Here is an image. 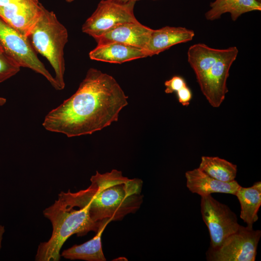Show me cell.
Wrapping results in <instances>:
<instances>
[{"mask_svg":"<svg viewBox=\"0 0 261 261\" xmlns=\"http://www.w3.org/2000/svg\"><path fill=\"white\" fill-rule=\"evenodd\" d=\"M128 98L113 76L91 68L76 91L49 111L42 125L68 137L91 134L117 121Z\"/></svg>","mask_w":261,"mask_h":261,"instance_id":"1","label":"cell"},{"mask_svg":"<svg viewBox=\"0 0 261 261\" xmlns=\"http://www.w3.org/2000/svg\"><path fill=\"white\" fill-rule=\"evenodd\" d=\"M91 184L76 192L61 191L58 196L73 207L87 206L92 220L100 227L112 221L121 220L135 213L143 202V181L129 179L116 169L90 178Z\"/></svg>","mask_w":261,"mask_h":261,"instance_id":"2","label":"cell"},{"mask_svg":"<svg viewBox=\"0 0 261 261\" xmlns=\"http://www.w3.org/2000/svg\"><path fill=\"white\" fill-rule=\"evenodd\" d=\"M238 53L236 46L216 49L203 44H193L188 49V62L201 91L213 107L220 106L228 92L227 80Z\"/></svg>","mask_w":261,"mask_h":261,"instance_id":"3","label":"cell"},{"mask_svg":"<svg viewBox=\"0 0 261 261\" xmlns=\"http://www.w3.org/2000/svg\"><path fill=\"white\" fill-rule=\"evenodd\" d=\"M72 207L58 196L55 203L45 209L43 214L53 226L49 240L38 246L35 261H58L60 249L65 241L72 235H86L90 231L97 232L100 227L91 219L87 206Z\"/></svg>","mask_w":261,"mask_h":261,"instance_id":"4","label":"cell"},{"mask_svg":"<svg viewBox=\"0 0 261 261\" xmlns=\"http://www.w3.org/2000/svg\"><path fill=\"white\" fill-rule=\"evenodd\" d=\"M36 52L45 57L55 72L59 90L65 87L64 48L68 41L67 29L53 11L43 6L41 14L28 36Z\"/></svg>","mask_w":261,"mask_h":261,"instance_id":"5","label":"cell"},{"mask_svg":"<svg viewBox=\"0 0 261 261\" xmlns=\"http://www.w3.org/2000/svg\"><path fill=\"white\" fill-rule=\"evenodd\" d=\"M0 44L4 52L20 67L30 69L44 76L57 90V82L38 58L29 39L0 17Z\"/></svg>","mask_w":261,"mask_h":261,"instance_id":"6","label":"cell"},{"mask_svg":"<svg viewBox=\"0 0 261 261\" xmlns=\"http://www.w3.org/2000/svg\"><path fill=\"white\" fill-rule=\"evenodd\" d=\"M261 231L240 226L218 246H209L206 252L208 261H255Z\"/></svg>","mask_w":261,"mask_h":261,"instance_id":"7","label":"cell"},{"mask_svg":"<svg viewBox=\"0 0 261 261\" xmlns=\"http://www.w3.org/2000/svg\"><path fill=\"white\" fill-rule=\"evenodd\" d=\"M136 2L120 3L102 0L83 25L82 30L94 39L123 24L138 21L134 14Z\"/></svg>","mask_w":261,"mask_h":261,"instance_id":"8","label":"cell"},{"mask_svg":"<svg viewBox=\"0 0 261 261\" xmlns=\"http://www.w3.org/2000/svg\"><path fill=\"white\" fill-rule=\"evenodd\" d=\"M200 206L203 221L209 232L210 247L218 246L227 237L238 230L240 225L236 215L211 194L201 197Z\"/></svg>","mask_w":261,"mask_h":261,"instance_id":"9","label":"cell"},{"mask_svg":"<svg viewBox=\"0 0 261 261\" xmlns=\"http://www.w3.org/2000/svg\"><path fill=\"white\" fill-rule=\"evenodd\" d=\"M152 30L138 21L120 25L94 39L97 44L117 42L144 50Z\"/></svg>","mask_w":261,"mask_h":261,"instance_id":"10","label":"cell"},{"mask_svg":"<svg viewBox=\"0 0 261 261\" xmlns=\"http://www.w3.org/2000/svg\"><path fill=\"white\" fill-rule=\"evenodd\" d=\"M194 36V31L181 27L166 26L158 29H153L144 51L146 57H151L173 45L190 41Z\"/></svg>","mask_w":261,"mask_h":261,"instance_id":"11","label":"cell"},{"mask_svg":"<svg viewBox=\"0 0 261 261\" xmlns=\"http://www.w3.org/2000/svg\"><path fill=\"white\" fill-rule=\"evenodd\" d=\"M43 5L40 2L32 4H15L0 7V17L19 33L28 38L38 19Z\"/></svg>","mask_w":261,"mask_h":261,"instance_id":"12","label":"cell"},{"mask_svg":"<svg viewBox=\"0 0 261 261\" xmlns=\"http://www.w3.org/2000/svg\"><path fill=\"white\" fill-rule=\"evenodd\" d=\"M185 177L188 190L201 197L214 193L234 195L240 186L235 180L230 182H222L209 176L198 168L187 171Z\"/></svg>","mask_w":261,"mask_h":261,"instance_id":"13","label":"cell"},{"mask_svg":"<svg viewBox=\"0 0 261 261\" xmlns=\"http://www.w3.org/2000/svg\"><path fill=\"white\" fill-rule=\"evenodd\" d=\"M89 57L92 60L119 64L146 57L143 49L117 42L97 44Z\"/></svg>","mask_w":261,"mask_h":261,"instance_id":"14","label":"cell"},{"mask_svg":"<svg viewBox=\"0 0 261 261\" xmlns=\"http://www.w3.org/2000/svg\"><path fill=\"white\" fill-rule=\"evenodd\" d=\"M234 195L240 204V218L247 227L253 228L258 219V213L261 205V182H256L248 188L240 186Z\"/></svg>","mask_w":261,"mask_h":261,"instance_id":"15","label":"cell"},{"mask_svg":"<svg viewBox=\"0 0 261 261\" xmlns=\"http://www.w3.org/2000/svg\"><path fill=\"white\" fill-rule=\"evenodd\" d=\"M210 9L205 14L206 19L214 20L229 13L232 19L235 21L243 14L261 11V3L256 0H215L210 3Z\"/></svg>","mask_w":261,"mask_h":261,"instance_id":"16","label":"cell"},{"mask_svg":"<svg viewBox=\"0 0 261 261\" xmlns=\"http://www.w3.org/2000/svg\"><path fill=\"white\" fill-rule=\"evenodd\" d=\"M107 225H102L92 239L79 245H74L64 250L60 256L72 260L105 261L106 260L102 250L101 237Z\"/></svg>","mask_w":261,"mask_h":261,"instance_id":"17","label":"cell"},{"mask_svg":"<svg viewBox=\"0 0 261 261\" xmlns=\"http://www.w3.org/2000/svg\"><path fill=\"white\" fill-rule=\"evenodd\" d=\"M198 168L209 176L222 182L235 180L237 166L218 157L202 156Z\"/></svg>","mask_w":261,"mask_h":261,"instance_id":"18","label":"cell"},{"mask_svg":"<svg viewBox=\"0 0 261 261\" xmlns=\"http://www.w3.org/2000/svg\"><path fill=\"white\" fill-rule=\"evenodd\" d=\"M20 67L4 52L0 53V83L18 73Z\"/></svg>","mask_w":261,"mask_h":261,"instance_id":"19","label":"cell"},{"mask_svg":"<svg viewBox=\"0 0 261 261\" xmlns=\"http://www.w3.org/2000/svg\"><path fill=\"white\" fill-rule=\"evenodd\" d=\"M166 87L165 92L167 94L177 92L183 87L187 86L184 79L180 76H174L164 83Z\"/></svg>","mask_w":261,"mask_h":261,"instance_id":"20","label":"cell"},{"mask_svg":"<svg viewBox=\"0 0 261 261\" xmlns=\"http://www.w3.org/2000/svg\"><path fill=\"white\" fill-rule=\"evenodd\" d=\"M178 102L183 106L189 104L192 95L190 88L186 86L176 92Z\"/></svg>","mask_w":261,"mask_h":261,"instance_id":"21","label":"cell"},{"mask_svg":"<svg viewBox=\"0 0 261 261\" xmlns=\"http://www.w3.org/2000/svg\"><path fill=\"white\" fill-rule=\"evenodd\" d=\"M38 0H0V7L15 4H32L39 3Z\"/></svg>","mask_w":261,"mask_h":261,"instance_id":"22","label":"cell"},{"mask_svg":"<svg viewBox=\"0 0 261 261\" xmlns=\"http://www.w3.org/2000/svg\"><path fill=\"white\" fill-rule=\"evenodd\" d=\"M117 2L122 3V4H125L131 2H136L137 1H139L140 0H114Z\"/></svg>","mask_w":261,"mask_h":261,"instance_id":"23","label":"cell"},{"mask_svg":"<svg viewBox=\"0 0 261 261\" xmlns=\"http://www.w3.org/2000/svg\"><path fill=\"white\" fill-rule=\"evenodd\" d=\"M4 227L3 226L0 225V249L1 248V243L2 239L3 234L4 232Z\"/></svg>","mask_w":261,"mask_h":261,"instance_id":"24","label":"cell"},{"mask_svg":"<svg viewBox=\"0 0 261 261\" xmlns=\"http://www.w3.org/2000/svg\"><path fill=\"white\" fill-rule=\"evenodd\" d=\"M6 102V99L0 96V106L3 105Z\"/></svg>","mask_w":261,"mask_h":261,"instance_id":"25","label":"cell"},{"mask_svg":"<svg viewBox=\"0 0 261 261\" xmlns=\"http://www.w3.org/2000/svg\"><path fill=\"white\" fill-rule=\"evenodd\" d=\"M4 52L1 45L0 44V53Z\"/></svg>","mask_w":261,"mask_h":261,"instance_id":"26","label":"cell"},{"mask_svg":"<svg viewBox=\"0 0 261 261\" xmlns=\"http://www.w3.org/2000/svg\"><path fill=\"white\" fill-rule=\"evenodd\" d=\"M257 0V1H258L259 2H261V0Z\"/></svg>","mask_w":261,"mask_h":261,"instance_id":"27","label":"cell"}]
</instances>
